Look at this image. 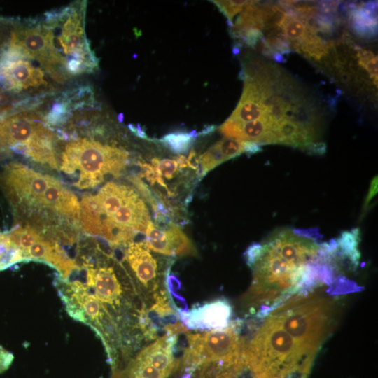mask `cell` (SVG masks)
I'll return each mask as SVG.
<instances>
[{
  "label": "cell",
  "instance_id": "1",
  "mask_svg": "<svg viewBox=\"0 0 378 378\" xmlns=\"http://www.w3.org/2000/svg\"><path fill=\"white\" fill-rule=\"evenodd\" d=\"M78 220L85 232L117 246L132 241L136 232H145L150 218L135 190L108 182L97 194L83 196Z\"/></svg>",
  "mask_w": 378,
  "mask_h": 378
},
{
  "label": "cell",
  "instance_id": "2",
  "mask_svg": "<svg viewBox=\"0 0 378 378\" xmlns=\"http://www.w3.org/2000/svg\"><path fill=\"white\" fill-rule=\"evenodd\" d=\"M0 186L15 214L39 230L53 225L69 207L71 191L57 178L12 162L0 173Z\"/></svg>",
  "mask_w": 378,
  "mask_h": 378
},
{
  "label": "cell",
  "instance_id": "3",
  "mask_svg": "<svg viewBox=\"0 0 378 378\" xmlns=\"http://www.w3.org/2000/svg\"><path fill=\"white\" fill-rule=\"evenodd\" d=\"M50 49L49 72L59 78L91 73L98 68V59L85 31V6L71 4L46 15L41 22Z\"/></svg>",
  "mask_w": 378,
  "mask_h": 378
},
{
  "label": "cell",
  "instance_id": "4",
  "mask_svg": "<svg viewBox=\"0 0 378 378\" xmlns=\"http://www.w3.org/2000/svg\"><path fill=\"white\" fill-rule=\"evenodd\" d=\"M244 359L252 378H306L314 358L270 314L246 344Z\"/></svg>",
  "mask_w": 378,
  "mask_h": 378
},
{
  "label": "cell",
  "instance_id": "5",
  "mask_svg": "<svg viewBox=\"0 0 378 378\" xmlns=\"http://www.w3.org/2000/svg\"><path fill=\"white\" fill-rule=\"evenodd\" d=\"M55 286L68 314L90 326L102 341L112 368H117L120 361H130L132 356L120 328L108 308L92 295L87 285L80 280L59 276Z\"/></svg>",
  "mask_w": 378,
  "mask_h": 378
},
{
  "label": "cell",
  "instance_id": "6",
  "mask_svg": "<svg viewBox=\"0 0 378 378\" xmlns=\"http://www.w3.org/2000/svg\"><path fill=\"white\" fill-rule=\"evenodd\" d=\"M128 155L115 146L78 138L64 146L59 169L78 189L93 188L108 175L119 176L127 164Z\"/></svg>",
  "mask_w": 378,
  "mask_h": 378
},
{
  "label": "cell",
  "instance_id": "7",
  "mask_svg": "<svg viewBox=\"0 0 378 378\" xmlns=\"http://www.w3.org/2000/svg\"><path fill=\"white\" fill-rule=\"evenodd\" d=\"M335 303L318 293L298 295L270 313L307 356L314 357L330 332Z\"/></svg>",
  "mask_w": 378,
  "mask_h": 378
},
{
  "label": "cell",
  "instance_id": "8",
  "mask_svg": "<svg viewBox=\"0 0 378 378\" xmlns=\"http://www.w3.org/2000/svg\"><path fill=\"white\" fill-rule=\"evenodd\" d=\"M0 146L36 163L57 168L53 132L35 115L18 113L1 117Z\"/></svg>",
  "mask_w": 378,
  "mask_h": 378
},
{
  "label": "cell",
  "instance_id": "9",
  "mask_svg": "<svg viewBox=\"0 0 378 378\" xmlns=\"http://www.w3.org/2000/svg\"><path fill=\"white\" fill-rule=\"evenodd\" d=\"M185 349L180 368L192 369L206 362L234 364L243 358L246 342L234 325L222 330L198 333L186 332Z\"/></svg>",
  "mask_w": 378,
  "mask_h": 378
},
{
  "label": "cell",
  "instance_id": "10",
  "mask_svg": "<svg viewBox=\"0 0 378 378\" xmlns=\"http://www.w3.org/2000/svg\"><path fill=\"white\" fill-rule=\"evenodd\" d=\"M22 262L38 261L55 269L59 276L68 279L80 267L71 258L57 239L34 226L20 223L8 232Z\"/></svg>",
  "mask_w": 378,
  "mask_h": 378
},
{
  "label": "cell",
  "instance_id": "11",
  "mask_svg": "<svg viewBox=\"0 0 378 378\" xmlns=\"http://www.w3.org/2000/svg\"><path fill=\"white\" fill-rule=\"evenodd\" d=\"M177 335L165 331L144 346L130 359L119 378H168L178 365L174 358Z\"/></svg>",
  "mask_w": 378,
  "mask_h": 378
},
{
  "label": "cell",
  "instance_id": "12",
  "mask_svg": "<svg viewBox=\"0 0 378 378\" xmlns=\"http://www.w3.org/2000/svg\"><path fill=\"white\" fill-rule=\"evenodd\" d=\"M178 318L188 330L210 331L227 328L232 308L225 298L197 304L188 310L177 309Z\"/></svg>",
  "mask_w": 378,
  "mask_h": 378
},
{
  "label": "cell",
  "instance_id": "13",
  "mask_svg": "<svg viewBox=\"0 0 378 378\" xmlns=\"http://www.w3.org/2000/svg\"><path fill=\"white\" fill-rule=\"evenodd\" d=\"M145 243L155 253L171 256H195L197 250L188 236L176 225L159 228L150 221L145 232Z\"/></svg>",
  "mask_w": 378,
  "mask_h": 378
},
{
  "label": "cell",
  "instance_id": "14",
  "mask_svg": "<svg viewBox=\"0 0 378 378\" xmlns=\"http://www.w3.org/2000/svg\"><path fill=\"white\" fill-rule=\"evenodd\" d=\"M0 74L6 86L10 90L22 92L46 87L43 69L29 59L6 57Z\"/></svg>",
  "mask_w": 378,
  "mask_h": 378
},
{
  "label": "cell",
  "instance_id": "15",
  "mask_svg": "<svg viewBox=\"0 0 378 378\" xmlns=\"http://www.w3.org/2000/svg\"><path fill=\"white\" fill-rule=\"evenodd\" d=\"M377 2L358 4L349 12V24L352 31L359 37L372 38L377 32Z\"/></svg>",
  "mask_w": 378,
  "mask_h": 378
},
{
  "label": "cell",
  "instance_id": "16",
  "mask_svg": "<svg viewBox=\"0 0 378 378\" xmlns=\"http://www.w3.org/2000/svg\"><path fill=\"white\" fill-rule=\"evenodd\" d=\"M197 136L195 131L171 132L163 136L159 141L173 153L183 155L188 152Z\"/></svg>",
  "mask_w": 378,
  "mask_h": 378
},
{
  "label": "cell",
  "instance_id": "17",
  "mask_svg": "<svg viewBox=\"0 0 378 378\" xmlns=\"http://www.w3.org/2000/svg\"><path fill=\"white\" fill-rule=\"evenodd\" d=\"M281 30L290 42L291 48L295 49L306 36L309 29L299 18L286 15L281 24Z\"/></svg>",
  "mask_w": 378,
  "mask_h": 378
},
{
  "label": "cell",
  "instance_id": "18",
  "mask_svg": "<svg viewBox=\"0 0 378 378\" xmlns=\"http://www.w3.org/2000/svg\"><path fill=\"white\" fill-rule=\"evenodd\" d=\"M22 262L20 254L11 241L8 232H0V271Z\"/></svg>",
  "mask_w": 378,
  "mask_h": 378
},
{
  "label": "cell",
  "instance_id": "19",
  "mask_svg": "<svg viewBox=\"0 0 378 378\" xmlns=\"http://www.w3.org/2000/svg\"><path fill=\"white\" fill-rule=\"evenodd\" d=\"M151 162L156 174L155 182L158 178H162L163 181L164 178L172 179L181 169L175 158L161 160L155 158L152 159Z\"/></svg>",
  "mask_w": 378,
  "mask_h": 378
},
{
  "label": "cell",
  "instance_id": "20",
  "mask_svg": "<svg viewBox=\"0 0 378 378\" xmlns=\"http://www.w3.org/2000/svg\"><path fill=\"white\" fill-rule=\"evenodd\" d=\"M251 1H212L227 18L228 23L232 27L234 15L242 12Z\"/></svg>",
  "mask_w": 378,
  "mask_h": 378
},
{
  "label": "cell",
  "instance_id": "21",
  "mask_svg": "<svg viewBox=\"0 0 378 378\" xmlns=\"http://www.w3.org/2000/svg\"><path fill=\"white\" fill-rule=\"evenodd\" d=\"M13 360V354L0 345V374L9 368Z\"/></svg>",
  "mask_w": 378,
  "mask_h": 378
},
{
  "label": "cell",
  "instance_id": "22",
  "mask_svg": "<svg viewBox=\"0 0 378 378\" xmlns=\"http://www.w3.org/2000/svg\"><path fill=\"white\" fill-rule=\"evenodd\" d=\"M377 192V176L374 177L371 183L370 188L368 195V197L365 200V203L364 204V208L368 206L369 202L371 200V199L375 196V195Z\"/></svg>",
  "mask_w": 378,
  "mask_h": 378
},
{
  "label": "cell",
  "instance_id": "23",
  "mask_svg": "<svg viewBox=\"0 0 378 378\" xmlns=\"http://www.w3.org/2000/svg\"><path fill=\"white\" fill-rule=\"evenodd\" d=\"M129 127L131 129V130L135 133L137 136L142 137V138H147V136L146 135V133L141 129L139 125H138L136 127L130 125Z\"/></svg>",
  "mask_w": 378,
  "mask_h": 378
}]
</instances>
